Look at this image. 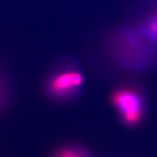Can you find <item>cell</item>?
<instances>
[{"mask_svg":"<svg viewBox=\"0 0 157 157\" xmlns=\"http://www.w3.org/2000/svg\"><path fill=\"white\" fill-rule=\"evenodd\" d=\"M111 102L120 120L125 126L136 127L144 119V99L140 91L136 87L116 88L111 95Z\"/></svg>","mask_w":157,"mask_h":157,"instance_id":"obj_1","label":"cell"},{"mask_svg":"<svg viewBox=\"0 0 157 157\" xmlns=\"http://www.w3.org/2000/svg\"><path fill=\"white\" fill-rule=\"evenodd\" d=\"M83 73L78 68H63L52 74L45 84L48 96L54 100L71 99L79 92L83 83Z\"/></svg>","mask_w":157,"mask_h":157,"instance_id":"obj_2","label":"cell"},{"mask_svg":"<svg viewBox=\"0 0 157 157\" xmlns=\"http://www.w3.org/2000/svg\"><path fill=\"white\" fill-rule=\"evenodd\" d=\"M136 27L148 43H157V10L147 14Z\"/></svg>","mask_w":157,"mask_h":157,"instance_id":"obj_3","label":"cell"},{"mask_svg":"<svg viewBox=\"0 0 157 157\" xmlns=\"http://www.w3.org/2000/svg\"><path fill=\"white\" fill-rule=\"evenodd\" d=\"M52 157H91L84 147L78 145H65L59 147Z\"/></svg>","mask_w":157,"mask_h":157,"instance_id":"obj_4","label":"cell"},{"mask_svg":"<svg viewBox=\"0 0 157 157\" xmlns=\"http://www.w3.org/2000/svg\"><path fill=\"white\" fill-rule=\"evenodd\" d=\"M10 87L6 75L0 70V115L2 113L9 103Z\"/></svg>","mask_w":157,"mask_h":157,"instance_id":"obj_5","label":"cell"}]
</instances>
